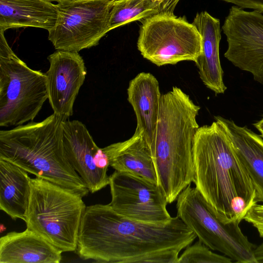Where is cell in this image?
Wrapping results in <instances>:
<instances>
[{"label":"cell","instance_id":"obj_4","mask_svg":"<svg viewBox=\"0 0 263 263\" xmlns=\"http://www.w3.org/2000/svg\"><path fill=\"white\" fill-rule=\"evenodd\" d=\"M66 119L53 113L39 122L1 130L0 159L83 197L89 191L64 148L62 121Z\"/></svg>","mask_w":263,"mask_h":263},{"label":"cell","instance_id":"obj_19","mask_svg":"<svg viewBox=\"0 0 263 263\" xmlns=\"http://www.w3.org/2000/svg\"><path fill=\"white\" fill-rule=\"evenodd\" d=\"M56 4L49 0H0V30L32 27L49 30L58 19Z\"/></svg>","mask_w":263,"mask_h":263},{"label":"cell","instance_id":"obj_2","mask_svg":"<svg viewBox=\"0 0 263 263\" xmlns=\"http://www.w3.org/2000/svg\"><path fill=\"white\" fill-rule=\"evenodd\" d=\"M193 182L224 223L239 222L257 203L256 192L229 137L217 121L197 129L194 138Z\"/></svg>","mask_w":263,"mask_h":263},{"label":"cell","instance_id":"obj_14","mask_svg":"<svg viewBox=\"0 0 263 263\" xmlns=\"http://www.w3.org/2000/svg\"><path fill=\"white\" fill-rule=\"evenodd\" d=\"M127 92L136 117V129L141 133L151 152L155 143L162 96L158 81L149 72H140L129 82Z\"/></svg>","mask_w":263,"mask_h":263},{"label":"cell","instance_id":"obj_3","mask_svg":"<svg viewBox=\"0 0 263 263\" xmlns=\"http://www.w3.org/2000/svg\"><path fill=\"white\" fill-rule=\"evenodd\" d=\"M200 107L180 88L162 95L155 145L151 152L158 184L168 203L193 182V143Z\"/></svg>","mask_w":263,"mask_h":263},{"label":"cell","instance_id":"obj_23","mask_svg":"<svg viewBox=\"0 0 263 263\" xmlns=\"http://www.w3.org/2000/svg\"><path fill=\"white\" fill-rule=\"evenodd\" d=\"M243 219L252 224L263 237V204L257 203L252 206L245 216Z\"/></svg>","mask_w":263,"mask_h":263},{"label":"cell","instance_id":"obj_18","mask_svg":"<svg viewBox=\"0 0 263 263\" xmlns=\"http://www.w3.org/2000/svg\"><path fill=\"white\" fill-rule=\"evenodd\" d=\"M115 171L142 177L158 184L150 149L141 132L136 129L129 139L104 148Z\"/></svg>","mask_w":263,"mask_h":263},{"label":"cell","instance_id":"obj_6","mask_svg":"<svg viewBox=\"0 0 263 263\" xmlns=\"http://www.w3.org/2000/svg\"><path fill=\"white\" fill-rule=\"evenodd\" d=\"M48 98L45 73L21 60L0 30V126L33 121Z\"/></svg>","mask_w":263,"mask_h":263},{"label":"cell","instance_id":"obj_13","mask_svg":"<svg viewBox=\"0 0 263 263\" xmlns=\"http://www.w3.org/2000/svg\"><path fill=\"white\" fill-rule=\"evenodd\" d=\"M63 143L71 165L83 180L89 191L94 193L109 184L107 172L98 165L100 148L86 126L78 120L62 121Z\"/></svg>","mask_w":263,"mask_h":263},{"label":"cell","instance_id":"obj_12","mask_svg":"<svg viewBox=\"0 0 263 263\" xmlns=\"http://www.w3.org/2000/svg\"><path fill=\"white\" fill-rule=\"evenodd\" d=\"M50 65L45 75L49 103L53 113L68 118L87 74L78 52L57 50L48 58Z\"/></svg>","mask_w":263,"mask_h":263},{"label":"cell","instance_id":"obj_11","mask_svg":"<svg viewBox=\"0 0 263 263\" xmlns=\"http://www.w3.org/2000/svg\"><path fill=\"white\" fill-rule=\"evenodd\" d=\"M221 29L228 43L224 57L263 84V14L232 6Z\"/></svg>","mask_w":263,"mask_h":263},{"label":"cell","instance_id":"obj_29","mask_svg":"<svg viewBox=\"0 0 263 263\" xmlns=\"http://www.w3.org/2000/svg\"><path fill=\"white\" fill-rule=\"evenodd\" d=\"M154 1L159 2L161 4V3H162L163 2H164L167 0H154Z\"/></svg>","mask_w":263,"mask_h":263},{"label":"cell","instance_id":"obj_24","mask_svg":"<svg viewBox=\"0 0 263 263\" xmlns=\"http://www.w3.org/2000/svg\"><path fill=\"white\" fill-rule=\"evenodd\" d=\"M242 9H250L263 12V0H221Z\"/></svg>","mask_w":263,"mask_h":263},{"label":"cell","instance_id":"obj_17","mask_svg":"<svg viewBox=\"0 0 263 263\" xmlns=\"http://www.w3.org/2000/svg\"><path fill=\"white\" fill-rule=\"evenodd\" d=\"M226 131L234 150L246 170L256 192L258 202L263 203V138L233 121L215 116Z\"/></svg>","mask_w":263,"mask_h":263},{"label":"cell","instance_id":"obj_5","mask_svg":"<svg viewBox=\"0 0 263 263\" xmlns=\"http://www.w3.org/2000/svg\"><path fill=\"white\" fill-rule=\"evenodd\" d=\"M26 221L36 232L63 252L75 251L83 214L82 196L43 178H31Z\"/></svg>","mask_w":263,"mask_h":263},{"label":"cell","instance_id":"obj_22","mask_svg":"<svg viewBox=\"0 0 263 263\" xmlns=\"http://www.w3.org/2000/svg\"><path fill=\"white\" fill-rule=\"evenodd\" d=\"M232 260L225 255L214 253L198 240L189 246L179 256L178 263H231Z\"/></svg>","mask_w":263,"mask_h":263},{"label":"cell","instance_id":"obj_20","mask_svg":"<svg viewBox=\"0 0 263 263\" xmlns=\"http://www.w3.org/2000/svg\"><path fill=\"white\" fill-rule=\"evenodd\" d=\"M30 179L24 169L0 159V209L14 220L26 221Z\"/></svg>","mask_w":263,"mask_h":263},{"label":"cell","instance_id":"obj_10","mask_svg":"<svg viewBox=\"0 0 263 263\" xmlns=\"http://www.w3.org/2000/svg\"><path fill=\"white\" fill-rule=\"evenodd\" d=\"M110 206L133 220L164 223L172 217L166 198L158 184L129 173L115 171L109 176Z\"/></svg>","mask_w":263,"mask_h":263},{"label":"cell","instance_id":"obj_16","mask_svg":"<svg viewBox=\"0 0 263 263\" xmlns=\"http://www.w3.org/2000/svg\"><path fill=\"white\" fill-rule=\"evenodd\" d=\"M62 252L28 228L9 232L0 239L1 263H59Z\"/></svg>","mask_w":263,"mask_h":263},{"label":"cell","instance_id":"obj_25","mask_svg":"<svg viewBox=\"0 0 263 263\" xmlns=\"http://www.w3.org/2000/svg\"><path fill=\"white\" fill-rule=\"evenodd\" d=\"M180 0H167L160 6L159 13L173 14L175 9Z\"/></svg>","mask_w":263,"mask_h":263},{"label":"cell","instance_id":"obj_7","mask_svg":"<svg viewBox=\"0 0 263 263\" xmlns=\"http://www.w3.org/2000/svg\"><path fill=\"white\" fill-rule=\"evenodd\" d=\"M177 216L203 244L238 263H257L255 246L242 232L238 221L224 223L208 205L196 187L191 184L179 195Z\"/></svg>","mask_w":263,"mask_h":263},{"label":"cell","instance_id":"obj_15","mask_svg":"<svg viewBox=\"0 0 263 263\" xmlns=\"http://www.w3.org/2000/svg\"><path fill=\"white\" fill-rule=\"evenodd\" d=\"M201 37V53L196 61L199 77L205 86L216 94L227 89L219 58L220 21L206 11L197 13L192 23Z\"/></svg>","mask_w":263,"mask_h":263},{"label":"cell","instance_id":"obj_1","mask_svg":"<svg viewBox=\"0 0 263 263\" xmlns=\"http://www.w3.org/2000/svg\"><path fill=\"white\" fill-rule=\"evenodd\" d=\"M197 237L178 216L152 223L131 220L109 204L86 206L76 252L101 262L178 263L181 250Z\"/></svg>","mask_w":263,"mask_h":263},{"label":"cell","instance_id":"obj_9","mask_svg":"<svg viewBox=\"0 0 263 263\" xmlns=\"http://www.w3.org/2000/svg\"><path fill=\"white\" fill-rule=\"evenodd\" d=\"M117 0H72L57 3L58 15L49 30L56 50L79 52L95 46L108 31L110 12Z\"/></svg>","mask_w":263,"mask_h":263},{"label":"cell","instance_id":"obj_27","mask_svg":"<svg viewBox=\"0 0 263 263\" xmlns=\"http://www.w3.org/2000/svg\"><path fill=\"white\" fill-rule=\"evenodd\" d=\"M254 126L261 134V136L263 138V117L258 121L254 123Z\"/></svg>","mask_w":263,"mask_h":263},{"label":"cell","instance_id":"obj_26","mask_svg":"<svg viewBox=\"0 0 263 263\" xmlns=\"http://www.w3.org/2000/svg\"><path fill=\"white\" fill-rule=\"evenodd\" d=\"M254 256L257 263H263V243L255 247Z\"/></svg>","mask_w":263,"mask_h":263},{"label":"cell","instance_id":"obj_28","mask_svg":"<svg viewBox=\"0 0 263 263\" xmlns=\"http://www.w3.org/2000/svg\"><path fill=\"white\" fill-rule=\"evenodd\" d=\"M49 1H50L51 2H55L59 3V2H64V1H72V0H49Z\"/></svg>","mask_w":263,"mask_h":263},{"label":"cell","instance_id":"obj_8","mask_svg":"<svg viewBox=\"0 0 263 263\" xmlns=\"http://www.w3.org/2000/svg\"><path fill=\"white\" fill-rule=\"evenodd\" d=\"M137 48L144 59L157 66L195 62L201 53V37L185 17L158 13L142 20Z\"/></svg>","mask_w":263,"mask_h":263},{"label":"cell","instance_id":"obj_21","mask_svg":"<svg viewBox=\"0 0 263 263\" xmlns=\"http://www.w3.org/2000/svg\"><path fill=\"white\" fill-rule=\"evenodd\" d=\"M160 6L154 0H117L110 12L109 30L158 13Z\"/></svg>","mask_w":263,"mask_h":263}]
</instances>
